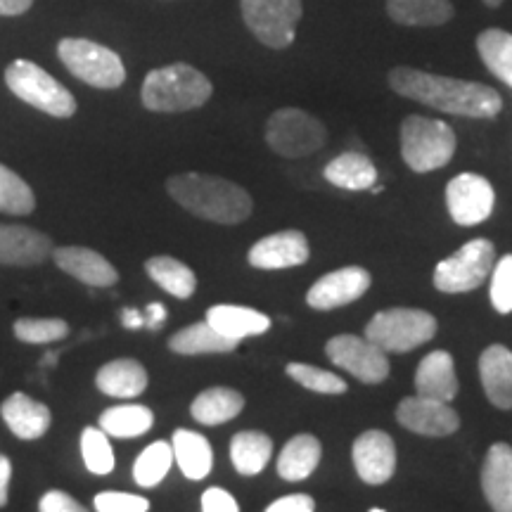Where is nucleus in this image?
Segmentation results:
<instances>
[{"mask_svg":"<svg viewBox=\"0 0 512 512\" xmlns=\"http://www.w3.org/2000/svg\"><path fill=\"white\" fill-rule=\"evenodd\" d=\"M389 86L403 98L418 100L434 110L470 119H494L503 110L501 93L486 83L427 74L420 69L396 67L389 72Z\"/></svg>","mask_w":512,"mask_h":512,"instance_id":"f257e3e1","label":"nucleus"},{"mask_svg":"<svg viewBox=\"0 0 512 512\" xmlns=\"http://www.w3.org/2000/svg\"><path fill=\"white\" fill-rule=\"evenodd\" d=\"M166 192L190 214L221 226H238L252 216V197L238 183L211 174H178L166 181Z\"/></svg>","mask_w":512,"mask_h":512,"instance_id":"f03ea898","label":"nucleus"},{"mask_svg":"<svg viewBox=\"0 0 512 512\" xmlns=\"http://www.w3.org/2000/svg\"><path fill=\"white\" fill-rule=\"evenodd\" d=\"M211 93H214V86L200 69L185 62H176L152 69L145 76L140 98L150 112L176 114L207 105Z\"/></svg>","mask_w":512,"mask_h":512,"instance_id":"7ed1b4c3","label":"nucleus"},{"mask_svg":"<svg viewBox=\"0 0 512 512\" xmlns=\"http://www.w3.org/2000/svg\"><path fill=\"white\" fill-rule=\"evenodd\" d=\"M456 133L441 119L411 114L401 124V157L415 174L444 169L456 155Z\"/></svg>","mask_w":512,"mask_h":512,"instance_id":"20e7f679","label":"nucleus"},{"mask_svg":"<svg viewBox=\"0 0 512 512\" xmlns=\"http://www.w3.org/2000/svg\"><path fill=\"white\" fill-rule=\"evenodd\" d=\"M439 323L430 311L394 309L377 311L366 325V337L387 354H408V351L422 347L437 337Z\"/></svg>","mask_w":512,"mask_h":512,"instance_id":"39448f33","label":"nucleus"},{"mask_svg":"<svg viewBox=\"0 0 512 512\" xmlns=\"http://www.w3.org/2000/svg\"><path fill=\"white\" fill-rule=\"evenodd\" d=\"M5 83H8L12 95H17L19 100L36 107V110L50 114V117L69 119L76 114L74 95L36 62H10L5 69Z\"/></svg>","mask_w":512,"mask_h":512,"instance_id":"423d86ee","label":"nucleus"},{"mask_svg":"<svg viewBox=\"0 0 512 512\" xmlns=\"http://www.w3.org/2000/svg\"><path fill=\"white\" fill-rule=\"evenodd\" d=\"M57 55L76 79L102 91H112L126 81V67L112 48L88 38H62Z\"/></svg>","mask_w":512,"mask_h":512,"instance_id":"0eeeda50","label":"nucleus"},{"mask_svg":"<svg viewBox=\"0 0 512 512\" xmlns=\"http://www.w3.org/2000/svg\"><path fill=\"white\" fill-rule=\"evenodd\" d=\"M328 140L323 121L299 107H283L266 121V143L275 155L302 159L318 152Z\"/></svg>","mask_w":512,"mask_h":512,"instance_id":"6e6552de","label":"nucleus"},{"mask_svg":"<svg viewBox=\"0 0 512 512\" xmlns=\"http://www.w3.org/2000/svg\"><path fill=\"white\" fill-rule=\"evenodd\" d=\"M496 247L486 238L470 240L434 268V287L444 294L472 292L494 271Z\"/></svg>","mask_w":512,"mask_h":512,"instance_id":"1a4fd4ad","label":"nucleus"},{"mask_svg":"<svg viewBox=\"0 0 512 512\" xmlns=\"http://www.w3.org/2000/svg\"><path fill=\"white\" fill-rule=\"evenodd\" d=\"M240 10L256 41L273 50L292 46L304 12L302 0H240Z\"/></svg>","mask_w":512,"mask_h":512,"instance_id":"9d476101","label":"nucleus"},{"mask_svg":"<svg viewBox=\"0 0 512 512\" xmlns=\"http://www.w3.org/2000/svg\"><path fill=\"white\" fill-rule=\"evenodd\" d=\"M325 354L337 368L347 370L363 384H380L389 377V358L368 337L337 335L325 344Z\"/></svg>","mask_w":512,"mask_h":512,"instance_id":"9b49d317","label":"nucleus"},{"mask_svg":"<svg viewBox=\"0 0 512 512\" xmlns=\"http://www.w3.org/2000/svg\"><path fill=\"white\" fill-rule=\"evenodd\" d=\"M446 207L458 226H479L494 214L496 190L479 174H460L446 185Z\"/></svg>","mask_w":512,"mask_h":512,"instance_id":"f8f14e48","label":"nucleus"},{"mask_svg":"<svg viewBox=\"0 0 512 512\" xmlns=\"http://www.w3.org/2000/svg\"><path fill=\"white\" fill-rule=\"evenodd\" d=\"M396 420L408 432L420 434V437H451L458 432L460 415L451 403L430 399V396H406L396 406Z\"/></svg>","mask_w":512,"mask_h":512,"instance_id":"ddd939ff","label":"nucleus"},{"mask_svg":"<svg viewBox=\"0 0 512 512\" xmlns=\"http://www.w3.org/2000/svg\"><path fill=\"white\" fill-rule=\"evenodd\" d=\"M373 278L366 268L361 266H344L339 271H332L316 280L306 294V304L316 311H332L339 306H347L370 290Z\"/></svg>","mask_w":512,"mask_h":512,"instance_id":"4468645a","label":"nucleus"},{"mask_svg":"<svg viewBox=\"0 0 512 512\" xmlns=\"http://www.w3.org/2000/svg\"><path fill=\"white\" fill-rule=\"evenodd\" d=\"M351 458H354L356 475L370 486L387 484L396 472L394 439L382 430H368L356 437Z\"/></svg>","mask_w":512,"mask_h":512,"instance_id":"2eb2a0df","label":"nucleus"},{"mask_svg":"<svg viewBox=\"0 0 512 512\" xmlns=\"http://www.w3.org/2000/svg\"><path fill=\"white\" fill-rule=\"evenodd\" d=\"M309 240L302 230H283L261 238L249 249V266L259 271H285V268L302 266L309 261Z\"/></svg>","mask_w":512,"mask_h":512,"instance_id":"dca6fc26","label":"nucleus"},{"mask_svg":"<svg viewBox=\"0 0 512 512\" xmlns=\"http://www.w3.org/2000/svg\"><path fill=\"white\" fill-rule=\"evenodd\" d=\"M53 240L29 226L0 223V266H38L53 256Z\"/></svg>","mask_w":512,"mask_h":512,"instance_id":"f3484780","label":"nucleus"},{"mask_svg":"<svg viewBox=\"0 0 512 512\" xmlns=\"http://www.w3.org/2000/svg\"><path fill=\"white\" fill-rule=\"evenodd\" d=\"M55 264L64 273L72 275L88 287H114L119 283V273L105 256L88 247H55Z\"/></svg>","mask_w":512,"mask_h":512,"instance_id":"a211bd4d","label":"nucleus"},{"mask_svg":"<svg viewBox=\"0 0 512 512\" xmlns=\"http://www.w3.org/2000/svg\"><path fill=\"white\" fill-rule=\"evenodd\" d=\"M0 415H3L10 432L22 441L41 439L53 425V413H50L46 403L31 399L24 392L10 394L0 406Z\"/></svg>","mask_w":512,"mask_h":512,"instance_id":"6ab92c4d","label":"nucleus"},{"mask_svg":"<svg viewBox=\"0 0 512 512\" xmlns=\"http://www.w3.org/2000/svg\"><path fill=\"white\" fill-rule=\"evenodd\" d=\"M482 491L496 512H512V446L496 441L482 465Z\"/></svg>","mask_w":512,"mask_h":512,"instance_id":"aec40b11","label":"nucleus"},{"mask_svg":"<svg viewBox=\"0 0 512 512\" xmlns=\"http://www.w3.org/2000/svg\"><path fill=\"white\" fill-rule=\"evenodd\" d=\"M479 380L486 399L501 411L512 408V351L505 344H491L479 356Z\"/></svg>","mask_w":512,"mask_h":512,"instance_id":"412c9836","label":"nucleus"},{"mask_svg":"<svg viewBox=\"0 0 512 512\" xmlns=\"http://www.w3.org/2000/svg\"><path fill=\"white\" fill-rule=\"evenodd\" d=\"M415 389L420 396H430V399L451 403L458 396V377L453 356L444 349L432 351L420 361L415 370Z\"/></svg>","mask_w":512,"mask_h":512,"instance_id":"4be33fe9","label":"nucleus"},{"mask_svg":"<svg viewBox=\"0 0 512 512\" xmlns=\"http://www.w3.org/2000/svg\"><path fill=\"white\" fill-rule=\"evenodd\" d=\"M147 370L136 358H114L95 375V387L112 399H136L147 389Z\"/></svg>","mask_w":512,"mask_h":512,"instance_id":"5701e85b","label":"nucleus"},{"mask_svg":"<svg viewBox=\"0 0 512 512\" xmlns=\"http://www.w3.org/2000/svg\"><path fill=\"white\" fill-rule=\"evenodd\" d=\"M207 323L211 328L219 330L221 335L238 339V342L247 337L266 335V332L271 330V318H268L266 313L235 304L211 306L207 311Z\"/></svg>","mask_w":512,"mask_h":512,"instance_id":"b1692460","label":"nucleus"},{"mask_svg":"<svg viewBox=\"0 0 512 512\" xmlns=\"http://www.w3.org/2000/svg\"><path fill=\"white\" fill-rule=\"evenodd\" d=\"M171 448H174L176 465L181 467L183 477H188L190 482H202L214 470V448L204 434L176 430L171 437Z\"/></svg>","mask_w":512,"mask_h":512,"instance_id":"393cba45","label":"nucleus"},{"mask_svg":"<svg viewBox=\"0 0 512 512\" xmlns=\"http://www.w3.org/2000/svg\"><path fill=\"white\" fill-rule=\"evenodd\" d=\"M242 408H245V396H242L238 389L211 387L195 396V401H192L190 406V415L200 422V425L219 427L238 418Z\"/></svg>","mask_w":512,"mask_h":512,"instance_id":"a878e982","label":"nucleus"},{"mask_svg":"<svg viewBox=\"0 0 512 512\" xmlns=\"http://www.w3.org/2000/svg\"><path fill=\"white\" fill-rule=\"evenodd\" d=\"M238 339L221 335L219 330L211 328L207 320L192 323L188 328L174 332L169 337V351L181 356H200V354H230L238 349Z\"/></svg>","mask_w":512,"mask_h":512,"instance_id":"bb28decb","label":"nucleus"},{"mask_svg":"<svg viewBox=\"0 0 512 512\" xmlns=\"http://www.w3.org/2000/svg\"><path fill=\"white\" fill-rule=\"evenodd\" d=\"M323 458V446L313 434H297L283 446L278 456V475L285 482H304L309 479Z\"/></svg>","mask_w":512,"mask_h":512,"instance_id":"cd10ccee","label":"nucleus"},{"mask_svg":"<svg viewBox=\"0 0 512 512\" xmlns=\"http://www.w3.org/2000/svg\"><path fill=\"white\" fill-rule=\"evenodd\" d=\"M325 181L342 190H370L377 181V169L361 152H344L323 169Z\"/></svg>","mask_w":512,"mask_h":512,"instance_id":"c85d7f7f","label":"nucleus"},{"mask_svg":"<svg viewBox=\"0 0 512 512\" xmlns=\"http://www.w3.org/2000/svg\"><path fill=\"white\" fill-rule=\"evenodd\" d=\"M273 456V439L264 432L245 430L230 439V460L242 477H256L264 472Z\"/></svg>","mask_w":512,"mask_h":512,"instance_id":"c756f323","label":"nucleus"},{"mask_svg":"<svg viewBox=\"0 0 512 512\" xmlns=\"http://www.w3.org/2000/svg\"><path fill=\"white\" fill-rule=\"evenodd\" d=\"M387 12L403 27H441L453 17L451 0H387Z\"/></svg>","mask_w":512,"mask_h":512,"instance_id":"7c9ffc66","label":"nucleus"},{"mask_svg":"<svg viewBox=\"0 0 512 512\" xmlns=\"http://www.w3.org/2000/svg\"><path fill=\"white\" fill-rule=\"evenodd\" d=\"M145 273L150 275L164 292H169L171 297L176 299H190L197 290V278L195 273H192V268L169 254L150 256V259L145 261Z\"/></svg>","mask_w":512,"mask_h":512,"instance_id":"2f4dec72","label":"nucleus"},{"mask_svg":"<svg viewBox=\"0 0 512 512\" xmlns=\"http://www.w3.org/2000/svg\"><path fill=\"white\" fill-rule=\"evenodd\" d=\"M98 425L114 439H136L152 430L155 413L140 403H121V406L107 408L100 415Z\"/></svg>","mask_w":512,"mask_h":512,"instance_id":"473e14b6","label":"nucleus"},{"mask_svg":"<svg viewBox=\"0 0 512 512\" xmlns=\"http://www.w3.org/2000/svg\"><path fill=\"white\" fill-rule=\"evenodd\" d=\"M477 53L491 74L512 88V34L486 29L477 36Z\"/></svg>","mask_w":512,"mask_h":512,"instance_id":"72a5a7b5","label":"nucleus"},{"mask_svg":"<svg viewBox=\"0 0 512 512\" xmlns=\"http://www.w3.org/2000/svg\"><path fill=\"white\" fill-rule=\"evenodd\" d=\"M171 465H174V448L169 441H155L133 463V479L143 489H155L169 475Z\"/></svg>","mask_w":512,"mask_h":512,"instance_id":"f704fd0d","label":"nucleus"},{"mask_svg":"<svg viewBox=\"0 0 512 512\" xmlns=\"http://www.w3.org/2000/svg\"><path fill=\"white\" fill-rule=\"evenodd\" d=\"M36 209L34 190L22 176L0 164V211L10 216H27Z\"/></svg>","mask_w":512,"mask_h":512,"instance_id":"c9c22d12","label":"nucleus"},{"mask_svg":"<svg viewBox=\"0 0 512 512\" xmlns=\"http://www.w3.org/2000/svg\"><path fill=\"white\" fill-rule=\"evenodd\" d=\"M81 456L88 470L100 477L110 475L114 463H117L110 444V434L102 430V427H86L81 432Z\"/></svg>","mask_w":512,"mask_h":512,"instance_id":"e433bc0d","label":"nucleus"},{"mask_svg":"<svg viewBox=\"0 0 512 512\" xmlns=\"http://www.w3.org/2000/svg\"><path fill=\"white\" fill-rule=\"evenodd\" d=\"M12 332L24 344H53L69 335V323L62 318H17Z\"/></svg>","mask_w":512,"mask_h":512,"instance_id":"4c0bfd02","label":"nucleus"},{"mask_svg":"<svg viewBox=\"0 0 512 512\" xmlns=\"http://www.w3.org/2000/svg\"><path fill=\"white\" fill-rule=\"evenodd\" d=\"M285 373L304 389L316 394H347V382L330 370L309 366V363H287Z\"/></svg>","mask_w":512,"mask_h":512,"instance_id":"58836bf2","label":"nucleus"},{"mask_svg":"<svg viewBox=\"0 0 512 512\" xmlns=\"http://www.w3.org/2000/svg\"><path fill=\"white\" fill-rule=\"evenodd\" d=\"M489 297L498 313H512V254L501 256L491 271Z\"/></svg>","mask_w":512,"mask_h":512,"instance_id":"ea45409f","label":"nucleus"},{"mask_svg":"<svg viewBox=\"0 0 512 512\" xmlns=\"http://www.w3.org/2000/svg\"><path fill=\"white\" fill-rule=\"evenodd\" d=\"M93 508L98 512H147L150 501L145 496L126 494V491H100L93 498Z\"/></svg>","mask_w":512,"mask_h":512,"instance_id":"a19ab883","label":"nucleus"},{"mask_svg":"<svg viewBox=\"0 0 512 512\" xmlns=\"http://www.w3.org/2000/svg\"><path fill=\"white\" fill-rule=\"evenodd\" d=\"M202 510L204 512H238L240 505L233 494H228L221 486H211L202 494Z\"/></svg>","mask_w":512,"mask_h":512,"instance_id":"79ce46f5","label":"nucleus"},{"mask_svg":"<svg viewBox=\"0 0 512 512\" xmlns=\"http://www.w3.org/2000/svg\"><path fill=\"white\" fill-rule=\"evenodd\" d=\"M38 510L41 512H83L86 508H83V505L76 501L74 496L64 494V491H60V489H53V491H48L41 501H38Z\"/></svg>","mask_w":512,"mask_h":512,"instance_id":"37998d69","label":"nucleus"},{"mask_svg":"<svg viewBox=\"0 0 512 512\" xmlns=\"http://www.w3.org/2000/svg\"><path fill=\"white\" fill-rule=\"evenodd\" d=\"M316 501L309 494H290L268 505L266 512H313Z\"/></svg>","mask_w":512,"mask_h":512,"instance_id":"c03bdc74","label":"nucleus"},{"mask_svg":"<svg viewBox=\"0 0 512 512\" xmlns=\"http://www.w3.org/2000/svg\"><path fill=\"white\" fill-rule=\"evenodd\" d=\"M10 479H12V463L8 456H3V453H0V508L8 503Z\"/></svg>","mask_w":512,"mask_h":512,"instance_id":"a18cd8bd","label":"nucleus"},{"mask_svg":"<svg viewBox=\"0 0 512 512\" xmlns=\"http://www.w3.org/2000/svg\"><path fill=\"white\" fill-rule=\"evenodd\" d=\"M31 5H34V0H0V17L24 15Z\"/></svg>","mask_w":512,"mask_h":512,"instance_id":"49530a36","label":"nucleus"},{"mask_svg":"<svg viewBox=\"0 0 512 512\" xmlns=\"http://www.w3.org/2000/svg\"><path fill=\"white\" fill-rule=\"evenodd\" d=\"M164 320H166V309H164V304L155 302V304L147 306V313H145V328H150V330H159V328H162V325H164Z\"/></svg>","mask_w":512,"mask_h":512,"instance_id":"de8ad7c7","label":"nucleus"},{"mask_svg":"<svg viewBox=\"0 0 512 512\" xmlns=\"http://www.w3.org/2000/svg\"><path fill=\"white\" fill-rule=\"evenodd\" d=\"M121 323H124V328H131V330H138L145 325V313H138L133 309H124L121 311Z\"/></svg>","mask_w":512,"mask_h":512,"instance_id":"09e8293b","label":"nucleus"},{"mask_svg":"<svg viewBox=\"0 0 512 512\" xmlns=\"http://www.w3.org/2000/svg\"><path fill=\"white\" fill-rule=\"evenodd\" d=\"M53 363H57V354H48L43 358V366H53Z\"/></svg>","mask_w":512,"mask_h":512,"instance_id":"8fccbe9b","label":"nucleus"},{"mask_svg":"<svg viewBox=\"0 0 512 512\" xmlns=\"http://www.w3.org/2000/svg\"><path fill=\"white\" fill-rule=\"evenodd\" d=\"M501 3L503 0H484V5H489V8H498Z\"/></svg>","mask_w":512,"mask_h":512,"instance_id":"3c124183","label":"nucleus"}]
</instances>
